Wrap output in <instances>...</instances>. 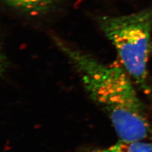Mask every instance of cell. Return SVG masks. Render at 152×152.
I'll list each match as a JSON object with an SVG mask.
<instances>
[{
	"label": "cell",
	"mask_w": 152,
	"mask_h": 152,
	"mask_svg": "<svg viewBox=\"0 0 152 152\" xmlns=\"http://www.w3.org/2000/svg\"><path fill=\"white\" fill-rule=\"evenodd\" d=\"M92 152H152V143L143 140L133 141L119 140L110 146L96 149Z\"/></svg>",
	"instance_id": "4"
},
{
	"label": "cell",
	"mask_w": 152,
	"mask_h": 152,
	"mask_svg": "<svg viewBox=\"0 0 152 152\" xmlns=\"http://www.w3.org/2000/svg\"><path fill=\"white\" fill-rule=\"evenodd\" d=\"M8 6L31 15H39L50 12L58 0H3Z\"/></svg>",
	"instance_id": "3"
},
{
	"label": "cell",
	"mask_w": 152,
	"mask_h": 152,
	"mask_svg": "<svg viewBox=\"0 0 152 152\" xmlns=\"http://www.w3.org/2000/svg\"><path fill=\"white\" fill-rule=\"evenodd\" d=\"M8 66V61L7 58L4 54V52L0 45V75H2L4 71L6 70Z\"/></svg>",
	"instance_id": "5"
},
{
	"label": "cell",
	"mask_w": 152,
	"mask_h": 152,
	"mask_svg": "<svg viewBox=\"0 0 152 152\" xmlns=\"http://www.w3.org/2000/svg\"><path fill=\"white\" fill-rule=\"evenodd\" d=\"M151 53H152V41H151Z\"/></svg>",
	"instance_id": "6"
},
{
	"label": "cell",
	"mask_w": 152,
	"mask_h": 152,
	"mask_svg": "<svg viewBox=\"0 0 152 152\" xmlns=\"http://www.w3.org/2000/svg\"><path fill=\"white\" fill-rule=\"evenodd\" d=\"M53 40L77 71L89 96L107 112L120 140L146 139L151 132L150 123L125 69L103 64L60 38Z\"/></svg>",
	"instance_id": "1"
},
{
	"label": "cell",
	"mask_w": 152,
	"mask_h": 152,
	"mask_svg": "<svg viewBox=\"0 0 152 152\" xmlns=\"http://www.w3.org/2000/svg\"><path fill=\"white\" fill-rule=\"evenodd\" d=\"M98 22L104 35L115 46L126 72L141 89L150 93L147 64L151 53L152 10L102 17Z\"/></svg>",
	"instance_id": "2"
}]
</instances>
